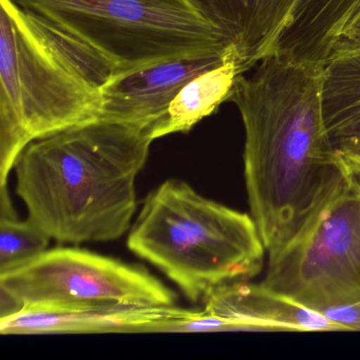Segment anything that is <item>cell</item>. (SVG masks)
<instances>
[{
	"label": "cell",
	"mask_w": 360,
	"mask_h": 360,
	"mask_svg": "<svg viewBox=\"0 0 360 360\" xmlns=\"http://www.w3.org/2000/svg\"><path fill=\"white\" fill-rule=\"evenodd\" d=\"M360 49V10L337 37L330 58ZM328 58V60H330Z\"/></svg>",
	"instance_id": "2e32d148"
},
{
	"label": "cell",
	"mask_w": 360,
	"mask_h": 360,
	"mask_svg": "<svg viewBox=\"0 0 360 360\" xmlns=\"http://www.w3.org/2000/svg\"><path fill=\"white\" fill-rule=\"evenodd\" d=\"M153 142L140 128L103 121L33 141L14 166L28 219L60 243L119 239L136 214V176Z\"/></svg>",
	"instance_id": "7a4b0ae2"
},
{
	"label": "cell",
	"mask_w": 360,
	"mask_h": 360,
	"mask_svg": "<svg viewBox=\"0 0 360 360\" xmlns=\"http://www.w3.org/2000/svg\"><path fill=\"white\" fill-rule=\"evenodd\" d=\"M263 285L321 313L360 301V174L269 257Z\"/></svg>",
	"instance_id": "8992f818"
},
{
	"label": "cell",
	"mask_w": 360,
	"mask_h": 360,
	"mask_svg": "<svg viewBox=\"0 0 360 360\" xmlns=\"http://www.w3.org/2000/svg\"><path fill=\"white\" fill-rule=\"evenodd\" d=\"M240 75L243 73L237 52L233 51L222 64L191 79L149 130L151 140L178 132L186 134L200 121L214 115L223 103L229 100Z\"/></svg>",
	"instance_id": "5bb4252c"
},
{
	"label": "cell",
	"mask_w": 360,
	"mask_h": 360,
	"mask_svg": "<svg viewBox=\"0 0 360 360\" xmlns=\"http://www.w3.org/2000/svg\"><path fill=\"white\" fill-rule=\"evenodd\" d=\"M359 10L360 0H296L269 56L322 68L339 33Z\"/></svg>",
	"instance_id": "7c38bea8"
},
{
	"label": "cell",
	"mask_w": 360,
	"mask_h": 360,
	"mask_svg": "<svg viewBox=\"0 0 360 360\" xmlns=\"http://www.w3.org/2000/svg\"><path fill=\"white\" fill-rule=\"evenodd\" d=\"M237 50L241 72L269 50L296 0H187Z\"/></svg>",
	"instance_id": "8fae6325"
},
{
	"label": "cell",
	"mask_w": 360,
	"mask_h": 360,
	"mask_svg": "<svg viewBox=\"0 0 360 360\" xmlns=\"http://www.w3.org/2000/svg\"><path fill=\"white\" fill-rule=\"evenodd\" d=\"M115 73L89 46L0 0V186L33 141L98 121Z\"/></svg>",
	"instance_id": "3957f363"
},
{
	"label": "cell",
	"mask_w": 360,
	"mask_h": 360,
	"mask_svg": "<svg viewBox=\"0 0 360 360\" xmlns=\"http://www.w3.org/2000/svg\"><path fill=\"white\" fill-rule=\"evenodd\" d=\"M191 309L172 307L109 304L56 311H24L0 319L3 335L165 333Z\"/></svg>",
	"instance_id": "9c48e42d"
},
{
	"label": "cell",
	"mask_w": 360,
	"mask_h": 360,
	"mask_svg": "<svg viewBox=\"0 0 360 360\" xmlns=\"http://www.w3.org/2000/svg\"><path fill=\"white\" fill-rule=\"evenodd\" d=\"M240 75L229 102L244 130V178L250 216L269 257L309 226L352 172L324 124L322 68L269 56Z\"/></svg>",
	"instance_id": "6da1fadb"
},
{
	"label": "cell",
	"mask_w": 360,
	"mask_h": 360,
	"mask_svg": "<svg viewBox=\"0 0 360 360\" xmlns=\"http://www.w3.org/2000/svg\"><path fill=\"white\" fill-rule=\"evenodd\" d=\"M0 288L18 299L24 311L109 304L172 307L176 300L174 290L142 267L64 246L0 274Z\"/></svg>",
	"instance_id": "52a82bcc"
},
{
	"label": "cell",
	"mask_w": 360,
	"mask_h": 360,
	"mask_svg": "<svg viewBox=\"0 0 360 360\" xmlns=\"http://www.w3.org/2000/svg\"><path fill=\"white\" fill-rule=\"evenodd\" d=\"M330 321L345 326L347 332L360 330V301L353 304L330 307L321 311Z\"/></svg>",
	"instance_id": "e0dca14e"
},
{
	"label": "cell",
	"mask_w": 360,
	"mask_h": 360,
	"mask_svg": "<svg viewBox=\"0 0 360 360\" xmlns=\"http://www.w3.org/2000/svg\"><path fill=\"white\" fill-rule=\"evenodd\" d=\"M106 58L115 73L224 54L231 43L187 0H11Z\"/></svg>",
	"instance_id": "5b68a950"
},
{
	"label": "cell",
	"mask_w": 360,
	"mask_h": 360,
	"mask_svg": "<svg viewBox=\"0 0 360 360\" xmlns=\"http://www.w3.org/2000/svg\"><path fill=\"white\" fill-rule=\"evenodd\" d=\"M233 51L237 50L231 45L224 54L179 58L115 73L102 88L98 121L134 126L149 134L153 124L166 112L187 83L222 64Z\"/></svg>",
	"instance_id": "ba28073f"
},
{
	"label": "cell",
	"mask_w": 360,
	"mask_h": 360,
	"mask_svg": "<svg viewBox=\"0 0 360 360\" xmlns=\"http://www.w3.org/2000/svg\"><path fill=\"white\" fill-rule=\"evenodd\" d=\"M347 168L352 174H360V159L355 160V161L349 162L347 164Z\"/></svg>",
	"instance_id": "ac0fdd59"
},
{
	"label": "cell",
	"mask_w": 360,
	"mask_h": 360,
	"mask_svg": "<svg viewBox=\"0 0 360 360\" xmlns=\"http://www.w3.org/2000/svg\"><path fill=\"white\" fill-rule=\"evenodd\" d=\"M324 124L345 164L360 159V49L334 56L321 70Z\"/></svg>",
	"instance_id": "4fadbf2b"
},
{
	"label": "cell",
	"mask_w": 360,
	"mask_h": 360,
	"mask_svg": "<svg viewBox=\"0 0 360 360\" xmlns=\"http://www.w3.org/2000/svg\"><path fill=\"white\" fill-rule=\"evenodd\" d=\"M50 240V236L30 219L0 217V274L47 250Z\"/></svg>",
	"instance_id": "9a60e30c"
},
{
	"label": "cell",
	"mask_w": 360,
	"mask_h": 360,
	"mask_svg": "<svg viewBox=\"0 0 360 360\" xmlns=\"http://www.w3.org/2000/svg\"><path fill=\"white\" fill-rule=\"evenodd\" d=\"M203 311L241 324L248 332H347L323 314L262 283L239 281L219 286L204 299Z\"/></svg>",
	"instance_id": "30bf717a"
},
{
	"label": "cell",
	"mask_w": 360,
	"mask_h": 360,
	"mask_svg": "<svg viewBox=\"0 0 360 360\" xmlns=\"http://www.w3.org/2000/svg\"><path fill=\"white\" fill-rule=\"evenodd\" d=\"M191 301L260 271L265 248L252 216L199 195L170 179L151 191L127 240Z\"/></svg>",
	"instance_id": "277c9868"
}]
</instances>
